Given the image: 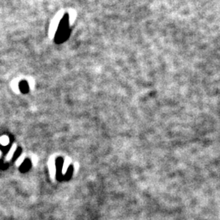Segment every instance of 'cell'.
I'll return each mask as SVG.
<instances>
[{"mask_svg": "<svg viewBox=\"0 0 220 220\" xmlns=\"http://www.w3.org/2000/svg\"><path fill=\"white\" fill-rule=\"evenodd\" d=\"M64 160L62 157H57L55 160V169H56V179L58 181H64V175L62 174Z\"/></svg>", "mask_w": 220, "mask_h": 220, "instance_id": "obj_1", "label": "cell"}, {"mask_svg": "<svg viewBox=\"0 0 220 220\" xmlns=\"http://www.w3.org/2000/svg\"><path fill=\"white\" fill-rule=\"evenodd\" d=\"M31 161L30 160H25L24 162L22 163V165L20 166V171L22 172V173H26L28 170H30V169L31 168Z\"/></svg>", "mask_w": 220, "mask_h": 220, "instance_id": "obj_2", "label": "cell"}, {"mask_svg": "<svg viewBox=\"0 0 220 220\" xmlns=\"http://www.w3.org/2000/svg\"><path fill=\"white\" fill-rule=\"evenodd\" d=\"M73 174H74V166L72 165H70L68 167L67 172L65 173V175H64V181L66 180H69L70 178L72 177Z\"/></svg>", "mask_w": 220, "mask_h": 220, "instance_id": "obj_3", "label": "cell"}, {"mask_svg": "<svg viewBox=\"0 0 220 220\" xmlns=\"http://www.w3.org/2000/svg\"><path fill=\"white\" fill-rule=\"evenodd\" d=\"M20 89H21V91H22V92L26 93V92H27V91H29V85H28V83H26V82L24 81V82L20 83Z\"/></svg>", "mask_w": 220, "mask_h": 220, "instance_id": "obj_4", "label": "cell"}, {"mask_svg": "<svg viewBox=\"0 0 220 220\" xmlns=\"http://www.w3.org/2000/svg\"><path fill=\"white\" fill-rule=\"evenodd\" d=\"M11 147H12V145H11V144L6 145V146H2V145L0 144V150L2 151L3 154H7V152H9V151H10Z\"/></svg>", "mask_w": 220, "mask_h": 220, "instance_id": "obj_5", "label": "cell"}, {"mask_svg": "<svg viewBox=\"0 0 220 220\" xmlns=\"http://www.w3.org/2000/svg\"><path fill=\"white\" fill-rule=\"evenodd\" d=\"M21 152H22V149H21V148H18L17 149V150L15 151V152H14V155H13V161H15L16 160H17L18 157L21 156Z\"/></svg>", "mask_w": 220, "mask_h": 220, "instance_id": "obj_6", "label": "cell"}, {"mask_svg": "<svg viewBox=\"0 0 220 220\" xmlns=\"http://www.w3.org/2000/svg\"><path fill=\"white\" fill-rule=\"evenodd\" d=\"M8 168V163H5L3 159H0V170H7Z\"/></svg>", "mask_w": 220, "mask_h": 220, "instance_id": "obj_7", "label": "cell"}]
</instances>
